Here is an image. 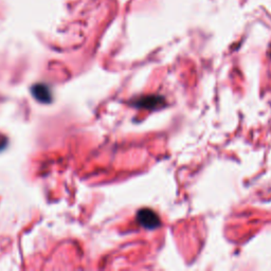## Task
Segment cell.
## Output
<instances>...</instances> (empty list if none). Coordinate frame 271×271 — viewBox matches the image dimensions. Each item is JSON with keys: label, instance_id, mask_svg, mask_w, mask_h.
<instances>
[{"label": "cell", "instance_id": "1", "mask_svg": "<svg viewBox=\"0 0 271 271\" xmlns=\"http://www.w3.org/2000/svg\"><path fill=\"white\" fill-rule=\"evenodd\" d=\"M139 224L147 229H156L160 226V218L151 209H142L137 214Z\"/></svg>", "mask_w": 271, "mask_h": 271}, {"label": "cell", "instance_id": "2", "mask_svg": "<svg viewBox=\"0 0 271 271\" xmlns=\"http://www.w3.org/2000/svg\"><path fill=\"white\" fill-rule=\"evenodd\" d=\"M138 105L142 106V107H145V108H153V107H158L159 103H162V102H159V98L158 97H147L142 100L138 101Z\"/></svg>", "mask_w": 271, "mask_h": 271}]
</instances>
